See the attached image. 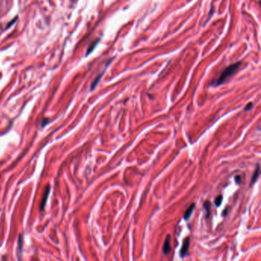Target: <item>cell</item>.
Here are the masks:
<instances>
[{"instance_id": "1", "label": "cell", "mask_w": 261, "mask_h": 261, "mask_svg": "<svg viewBox=\"0 0 261 261\" xmlns=\"http://www.w3.org/2000/svg\"><path fill=\"white\" fill-rule=\"evenodd\" d=\"M241 62L240 61L238 62V63L234 64L229 66V67H227L223 72L221 73V76L218 77V80H216L215 85L218 86L220 85V84H221V83H223L229 77L231 76V75H232L237 70H238V67H239V66L241 65Z\"/></svg>"}, {"instance_id": "2", "label": "cell", "mask_w": 261, "mask_h": 261, "mask_svg": "<svg viewBox=\"0 0 261 261\" xmlns=\"http://www.w3.org/2000/svg\"><path fill=\"white\" fill-rule=\"evenodd\" d=\"M189 244H190V238L187 237L183 241V243H182L181 250H180V256H181V257H185V256H186L187 252L189 250Z\"/></svg>"}, {"instance_id": "3", "label": "cell", "mask_w": 261, "mask_h": 261, "mask_svg": "<svg viewBox=\"0 0 261 261\" xmlns=\"http://www.w3.org/2000/svg\"><path fill=\"white\" fill-rule=\"evenodd\" d=\"M170 235H167L166 238H165V243H164L163 245V248H162L164 254H167L170 252Z\"/></svg>"}, {"instance_id": "4", "label": "cell", "mask_w": 261, "mask_h": 261, "mask_svg": "<svg viewBox=\"0 0 261 261\" xmlns=\"http://www.w3.org/2000/svg\"><path fill=\"white\" fill-rule=\"evenodd\" d=\"M194 208H195V205H194V204H192L189 208L187 209L186 211H185V215H184V218H185V220L189 219V218H190V216L192 215V214Z\"/></svg>"}, {"instance_id": "5", "label": "cell", "mask_w": 261, "mask_h": 261, "mask_svg": "<svg viewBox=\"0 0 261 261\" xmlns=\"http://www.w3.org/2000/svg\"><path fill=\"white\" fill-rule=\"evenodd\" d=\"M49 190H50V188L48 186L45 189V197L43 198L42 203H41V211L43 210V208H45V204H46V202H47L48 197V194H49Z\"/></svg>"}, {"instance_id": "6", "label": "cell", "mask_w": 261, "mask_h": 261, "mask_svg": "<svg viewBox=\"0 0 261 261\" xmlns=\"http://www.w3.org/2000/svg\"><path fill=\"white\" fill-rule=\"evenodd\" d=\"M259 172H260V165L257 164V168H256V170L254 172V175H253V177H252V180H251V183H254L257 179L258 176H259Z\"/></svg>"}, {"instance_id": "7", "label": "cell", "mask_w": 261, "mask_h": 261, "mask_svg": "<svg viewBox=\"0 0 261 261\" xmlns=\"http://www.w3.org/2000/svg\"><path fill=\"white\" fill-rule=\"evenodd\" d=\"M204 207H205V208L206 209V212H207L206 217L207 218H208L209 214H210V208H211L210 201H205V203H204Z\"/></svg>"}, {"instance_id": "8", "label": "cell", "mask_w": 261, "mask_h": 261, "mask_svg": "<svg viewBox=\"0 0 261 261\" xmlns=\"http://www.w3.org/2000/svg\"><path fill=\"white\" fill-rule=\"evenodd\" d=\"M222 201H223V196L222 195H218L217 198L214 200V204L217 207H219L220 205L222 203Z\"/></svg>"}, {"instance_id": "9", "label": "cell", "mask_w": 261, "mask_h": 261, "mask_svg": "<svg viewBox=\"0 0 261 261\" xmlns=\"http://www.w3.org/2000/svg\"><path fill=\"white\" fill-rule=\"evenodd\" d=\"M99 40H100V39H97V40H96V41H95V42H92V44H91V46H90V47L88 48V50H87V55H88L89 53H91V51H92L93 50H94V48H95V46H96L97 45V42H99Z\"/></svg>"}, {"instance_id": "10", "label": "cell", "mask_w": 261, "mask_h": 261, "mask_svg": "<svg viewBox=\"0 0 261 261\" xmlns=\"http://www.w3.org/2000/svg\"><path fill=\"white\" fill-rule=\"evenodd\" d=\"M241 176H240V175L236 176V177H235V181H236V183L240 184V182H241Z\"/></svg>"}, {"instance_id": "11", "label": "cell", "mask_w": 261, "mask_h": 261, "mask_svg": "<svg viewBox=\"0 0 261 261\" xmlns=\"http://www.w3.org/2000/svg\"><path fill=\"white\" fill-rule=\"evenodd\" d=\"M251 107H252V103H249L248 105L247 106V107L245 108V110H248V109H250V108H251Z\"/></svg>"}]
</instances>
